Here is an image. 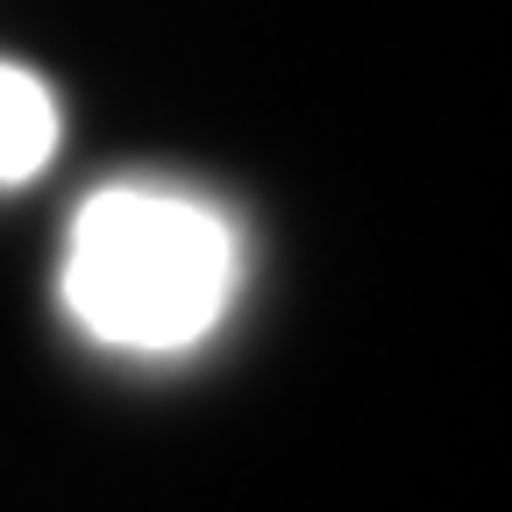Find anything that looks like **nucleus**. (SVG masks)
Here are the masks:
<instances>
[{"mask_svg":"<svg viewBox=\"0 0 512 512\" xmlns=\"http://www.w3.org/2000/svg\"><path fill=\"white\" fill-rule=\"evenodd\" d=\"M57 157V100L36 72L0 64V185H22Z\"/></svg>","mask_w":512,"mask_h":512,"instance_id":"nucleus-2","label":"nucleus"},{"mask_svg":"<svg viewBox=\"0 0 512 512\" xmlns=\"http://www.w3.org/2000/svg\"><path fill=\"white\" fill-rule=\"evenodd\" d=\"M242 278L235 228L178 192L107 185L72 221L64 256V299L79 328L107 349L171 356L192 349L228 313Z\"/></svg>","mask_w":512,"mask_h":512,"instance_id":"nucleus-1","label":"nucleus"}]
</instances>
